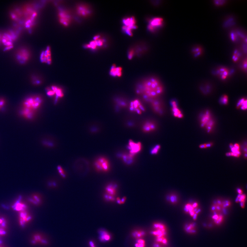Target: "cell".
Masks as SVG:
<instances>
[{"label":"cell","mask_w":247,"mask_h":247,"mask_svg":"<svg viewBox=\"0 0 247 247\" xmlns=\"http://www.w3.org/2000/svg\"><path fill=\"white\" fill-rule=\"evenodd\" d=\"M117 186L115 184H110L107 185L105 188L106 194L115 197L117 193Z\"/></svg>","instance_id":"obj_26"},{"label":"cell","mask_w":247,"mask_h":247,"mask_svg":"<svg viewBox=\"0 0 247 247\" xmlns=\"http://www.w3.org/2000/svg\"><path fill=\"white\" fill-rule=\"evenodd\" d=\"M157 125L156 123L153 121H146L142 126V130L143 132L146 133H149L155 131L156 130Z\"/></svg>","instance_id":"obj_20"},{"label":"cell","mask_w":247,"mask_h":247,"mask_svg":"<svg viewBox=\"0 0 247 247\" xmlns=\"http://www.w3.org/2000/svg\"><path fill=\"white\" fill-rule=\"evenodd\" d=\"M8 222L5 217H0V226L8 229Z\"/></svg>","instance_id":"obj_42"},{"label":"cell","mask_w":247,"mask_h":247,"mask_svg":"<svg viewBox=\"0 0 247 247\" xmlns=\"http://www.w3.org/2000/svg\"><path fill=\"white\" fill-rule=\"evenodd\" d=\"M33 219V217L28 211L26 210L18 213V221L19 226L25 228Z\"/></svg>","instance_id":"obj_9"},{"label":"cell","mask_w":247,"mask_h":247,"mask_svg":"<svg viewBox=\"0 0 247 247\" xmlns=\"http://www.w3.org/2000/svg\"><path fill=\"white\" fill-rule=\"evenodd\" d=\"M58 170H59V173L60 174L61 176L64 177H65V175L64 171H63L62 168H61V166H59L58 167Z\"/></svg>","instance_id":"obj_51"},{"label":"cell","mask_w":247,"mask_h":247,"mask_svg":"<svg viewBox=\"0 0 247 247\" xmlns=\"http://www.w3.org/2000/svg\"><path fill=\"white\" fill-rule=\"evenodd\" d=\"M110 74L113 77H121L122 75V69L120 67L113 65L110 69Z\"/></svg>","instance_id":"obj_25"},{"label":"cell","mask_w":247,"mask_h":247,"mask_svg":"<svg viewBox=\"0 0 247 247\" xmlns=\"http://www.w3.org/2000/svg\"><path fill=\"white\" fill-rule=\"evenodd\" d=\"M12 208L18 213L28 210V207L26 204L20 201L16 202L12 206Z\"/></svg>","instance_id":"obj_27"},{"label":"cell","mask_w":247,"mask_h":247,"mask_svg":"<svg viewBox=\"0 0 247 247\" xmlns=\"http://www.w3.org/2000/svg\"><path fill=\"white\" fill-rule=\"evenodd\" d=\"M47 95L49 97H53L55 95V93L51 88H47L46 90Z\"/></svg>","instance_id":"obj_48"},{"label":"cell","mask_w":247,"mask_h":247,"mask_svg":"<svg viewBox=\"0 0 247 247\" xmlns=\"http://www.w3.org/2000/svg\"><path fill=\"white\" fill-rule=\"evenodd\" d=\"M237 107L242 110H246L247 107L246 99L245 98L241 99L237 103Z\"/></svg>","instance_id":"obj_35"},{"label":"cell","mask_w":247,"mask_h":247,"mask_svg":"<svg viewBox=\"0 0 247 247\" xmlns=\"http://www.w3.org/2000/svg\"><path fill=\"white\" fill-rule=\"evenodd\" d=\"M147 232L145 230L142 229H134L131 232L130 235L133 239L135 240L140 239H144L146 236Z\"/></svg>","instance_id":"obj_21"},{"label":"cell","mask_w":247,"mask_h":247,"mask_svg":"<svg viewBox=\"0 0 247 247\" xmlns=\"http://www.w3.org/2000/svg\"><path fill=\"white\" fill-rule=\"evenodd\" d=\"M152 247H164L163 246H162V245H161L159 243H156V242H154L153 243V244L152 245Z\"/></svg>","instance_id":"obj_55"},{"label":"cell","mask_w":247,"mask_h":247,"mask_svg":"<svg viewBox=\"0 0 247 247\" xmlns=\"http://www.w3.org/2000/svg\"><path fill=\"white\" fill-rule=\"evenodd\" d=\"M164 21L162 18L155 17L150 20L148 28L149 31L153 32L162 27Z\"/></svg>","instance_id":"obj_16"},{"label":"cell","mask_w":247,"mask_h":247,"mask_svg":"<svg viewBox=\"0 0 247 247\" xmlns=\"http://www.w3.org/2000/svg\"><path fill=\"white\" fill-rule=\"evenodd\" d=\"M95 166L97 171L102 172H107L110 168L109 161L104 157L97 159L95 163Z\"/></svg>","instance_id":"obj_10"},{"label":"cell","mask_w":247,"mask_h":247,"mask_svg":"<svg viewBox=\"0 0 247 247\" xmlns=\"http://www.w3.org/2000/svg\"><path fill=\"white\" fill-rule=\"evenodd\" d=\"M212 219L214 223L217 225H219L224 221V217L223 214H213Z\"/></svg>","instance_id":"obj_28"},{"label":"cell","mask_w":247,"mask_h":247,"mask_svg":"<svg viewBox=\"0 0 247 247\" xmlns=\"http://www.w3.org/2000/svg\"><path fill=\"white\" fill-rule=\"evenodd\" d=\"M43 98L39 95H31L26 97L21 102L20 107L28 108L37 112L42 106Z\"/></svg>","instance_id":"obj_2"},{"label":"cell","mask_w":247,"mask_h":247,"mask_svg":"<svg viewBox=\"0 0 247 247\" xmlns=\"http://www.w3.org/2000/svg\"><path fill=\"white\" fill-rule=\"evenodd\" d=\"M41 60L42 62L50 64L51 63V54L50 48L48 47L46 50L41 53Z\"/></svg>","instance_id":"obj_23"},{"label":"cell","mask_w":247,"mask_h":247,"mask_svg":"<svg viewBox=\"0 0 247 247\" xmlns=\"http://www.w3.org/2000/svg\"><path fill=\"white\" fill-rule=\"evenodd\" d=\"M192 53H193L194 57H196L201 55L202 53V49L199 47H197L195 48L192 50Z\"/></svg>","instance_id":"obj_43"},{"label":"cell","mask_w":247,"mask_h":247,"mask_svg":"<svg viewBox=\"0 0 247 247\" xmlns=\"http://www.w3.org/2000/svg\"><path fill=\"white\" fill-rule=\"evenodd\" d=\"M105 199L106 201L110 202H113L115 201V197L111 195H108L106 194L104 196Z\"/></svg>","instance_id":"obj_47"},{"label":"cell","mask_w":247,"mask_h":247,"mask_svg":"<svg viewBox=\"0 0 247 247\" xmlns=\"http://www.w3.org/2000/svg\"><path fill=\"white\" fill-rule=\"evenodd\" d=\"M37 112L32 110L20 107L18 113L22 118L29 121H32L36 118Z\"/></svg>","instance_id":"obj_12"},{"label":"cell","mask_w":247,"mask_h":247,"mask_svg":"<svg viewBox=\"0 0 247 247\" xmlns=\"http://www.w3.org/2000/svg\"><path fill=\"white\" fill-rule=\"evenodd\" d=\"M154 242L159 243L164 247L168 244V240L167 237H162L155 238Z\"/></svg>","instance_id":"obj_31"},{"label":"cell","mask_w":247,"mask_h":247,"mask_svg":"<svg viewBox=\"0 0 247 247\" xmlns=\"http://www.w3.org/2000/svg\"><path fill=\"white\" fill-rule=\"evenodd\" d=\"M126 197H124L122 198V199H121V204H124L125 203V201H126Z\"/></svg>","instance_id":"obj_57"},{"label":"cell","mask_w":247,"mask_h":247,"mask_svg":"<svg viewBox=\"0 0 247 247\" xmlns=\"http://www.w3.org/2000/svg\"><path fill=\"white\" fill-rule=\"evenodd\" d=\"M89 245L91 247H95L94 243L93 242V241H90V242Z\"/></svg>","instance_id":"obj_58"},{"label":"cell","mask_w":247,"mask_h":247,"mask_svg":"<svg viewBox=\"0 0 247 247\" xmlns=\"http://www.w3.org/2000/svg\"><path fill=\"white\" fill-rule=\"evenodd\" d=\"M7 103L6 99L3 97H0V112L3 111L6 107Z\"/></svg>","instance_id":"obj_40"},{"label":"cell","mask_w":247,"mask_h":247,"mask_svg":"<svg viewBox=\"0 0 247 247\" xmlns=\"http://www.w3.org/2000/svg\"><path fill=\"white\" fill-rule=\"evenodd\" d=\"M237 192L239 195H242L243 194V191L242 190L238 188L237 190Z\"/></svg>","instance_id":"obj_59"},{"label":"cell","mask_w":247,"mask_h":247,"mask_svg":"<svg viewBox=\"0 0 247 247\" xmlns=\"http://www.w3.org/2000/svg\"><path fill=\"white\" fill-rule=\"evenodd\" d=\"M220 102L222 104H227L228 102V97L227 95H222L220 99Z\"/></svg>","instance_id":"obj_45"},{"label":"cell","mask_w":247,"mask_h":247,"mask_svg":"<svg viewBox=\"0 0 247 247\" xmlns=\"http://www.w3.org/2000/svg\"><path fill=\"white\" fill-rule=\"evenodd\" d=\"M95 40L92 41L89 44L85 46L86 48L94 50L98 48H101L106 44V41L100 35H97L94 38Z\"/></svg>","instance_id":"obj_14"},{"label":"cell","mask_w":247,"mask_h":247,"mask_svg":"<svg viewBox=\"0 0 247 247\" xmlns=\"http://www.w3.org/2000/svg\"><path fill=\"white\" fill-rule=\"evenodd\" d=\"M231 202L228 200L222 201L221 200H217L215 201L211 207V210L213 214H223L231 206Z\"/></svg>","instance_id":"obj_6"},{"label":"cell","mask_w":247,"mask_h":247,"mask_svg":"<svg viewBox=\"0 0 247 247\" xmlns=\"http://www.w3.org/2000/svg\"><path fill=\"white\" fill-rule=\"evenodd\" d=\"M161 148V146L159 145H157L151 149L150 153L151 155H157L158 154Z\"/></svg>","instance_id":"obj_44"},{"label":"cell","mask_w":247,"mask_h":247,"mask_svg":"<svg viewBox=\"0 0 247 247\" xmlns=\"http://www.w3.org/2000/svg\"><path fill=\"white\" fill-rule=\"evenodd\" d=\"M231 38V40L234 41L237 40V35L235 34V33H231L230 35Z\"/></svg>","instance_id":"obj_54"},{"label":"cell","mask_w":247,"mask_h":247,"mask_svg":"<svg viewBox=\"0 0 247 247\" xmlns=\"http://www.w3.org/2000/svg\"><path fill=\"white\" fill-rule=\"evenodd\" d=\"M0 247H4L1 241H0Z\"/></svg>","instance_id":"obj_60"},{"label":"cell","mask_w":247,"mask_h":247,"mask_svg":"<svg viewBox=\"0 0 247 247\" xmlns=\"http://www.w3.org/2000/svg\"><path fill=\"white\" fill-rule=\"evenodd\" d=\"M172 106V112L173 115L178 118H182L183 115L181 113V111L178 107L177 104L175 101L173 100L171 102Z\"/></svg>","instance_id":"obj_24"},{"label":"cell","mask_w":247,"mask_h":247,"mask_svg":"<svg viewBox=\"0 0 247 247\" xmlns=\"http://www.w3.org/2000/svg\"><path fill=\"white\" fill-rule=\"evenodd\" d=\"M166 200L168 202L172 204H175L178 201V198L175 194L168 195L166 197Z\"/></svg>","instance_id":"obj_32"},{"label":"cell","mask_w":247,"mask_h":247,"mask_svg":"<svg viewBox=\"0 0 247 247\" xmlns=\"http://www.w3.org/2000/svg\"><path fill=\"white\" fill-rule=\"evenodd\" d=\"M215 3L217 5H221L224 4L226 2L225 1H214Z\"/></svg>","instance_id":"obj_53"},{"label":"cell","mask_w":247,"mask_h":247,"mask_svg":"<svg viewBox=\"0 0 247 247\" xmlns=\"http://www.w3.org/2000/svg\"><path fill=\"white\" fill-rule=\"evenodd\" d=\"M213 145L212 143H209L208 144H201L199 145V147L201 149L207 148L208 147H210Z\"/></svg>","instance_id":"obj_50"},{"label":"cell","mask_w":247,"mask_h":247,"mask_svg":"<svg viewBox=\"0 0 247 247\" xmlns=\"http://www.w3.org/2000/svg\"><path fill=\"white\" fill-rule=\"evenodd\" d=\"M218 74L222 79L224 80L227 78L229 75V72L227 69L221 68L218 70Z\"/></svg>","instance_id":"obj_36"},{"label":"cell","mask_w":247,"mask_h":247,"mask_svg":"<svg viewBox=\"0 0 247 247\" xmlns=\"http://www.w3.org/2000/svg\"><path fill=\"white\" fill-rule=\"evenodd\" d=\"M116 200H117V203L119 204H121V199L120 198L117 197V199H116Z\"/></svg>","instance_id":"obj_56"},{"label":"cell","mask_w":247,"mask_h":247,"mask_svg":"<svg viewBox=\"0 0 247 247\" xmlns=\"http://www.w3.org/2000/svg\"><path fill=\"white\" fill-rule=\"evenodd\" d=\"M136 91L138 95L147 102L158 99L164 92V87L159 80L151 77L146 79L137 86Z\"/></svg>","instance_id":"obj_1"},{"label":"cell","mask_w":247,"mask_h":247,"mask_svg":"<svg viewBox=\"0 0 247 247\" xmlns=\"http://www.w3.org/2000/svg\"><path fill=\"white\" fill-rule=\"evenodd\" d=\"M135 156L129 153L128 154H124L121 156V158L124 162L125 163L128 164H132L133 162Z\"/></svg>","instance_id":"obj_30"},{"label":"cell","mask_w":247,"mask_h":247,"mask_svg":"<svg viewBox=\"0 0 247 247\" xmlns=\"http://www.w3.org/2000/svg\"><path fill=\"white\" fill-rule=\"evenodd\" d=\"M129 109L130 111L137 113L138 115H141L146 110L141 101L137 99H135L130 102Z\"/></svg>","instance_id":"obj_13"},{"label":"cell","mask_w":247,"mask_h":247,"mask_svg":"<svg viewBox=\"0 0 247 247\" xmlns=\"http://www.w3.org/2000/svg\"><path fill=\"white\" fill-rule=\"evenodd\" d=\"M184 209L185 212L195 220L197 219L198 215L201 212L198 204L196 202L187 203L184 206Z\"/></svg>","instance_id":"obj_7"},{"label":"cell","mask_w":247,"mask_h":247,"mask_svg":"<svg viewBox=\"0 0 247 247\" xmlns=\"http://www.w3.org/2000/svg\"><path fill=\"white\" fill-rule=\"evenodd\" d=\"M184 230L187 233L194 234L196 233V227L195 223H190L186 224L184 226Z\"/></svg>","instance_id":"obj_29"},{"label":"cell","mask_w":247,"mask_h":247,"mask_svg":"<svg viewBox=\"0 0 247 247\" xmlns=\"http://www.w3.org/2000/svg\"><path fill=\"white\" fill-rule=\"evenodd\" d=\"M30 81L32 85L34 86L41 85L42 83V79L39 77L34 75L31 76Z\"/></svg>","instance_id":"obj_34"},{"label":"cell","mask_w":247,"mask_h":247,"mask_svg":"<svg viewBox=\"0 0 247 247\" xmlns=\"http://www.w3.org/2000/svg\"><path fill=\"white\" fill-rule=\"evenodd\" d=\"M58 16L60 23L65 27H67L72 22V15L66 9L59 8L58 10Z\"/></svg>","instance_id":"obj_8"},{"label":"cell","mask_w":247,"mask_h":247,"mask_svg":"<svg viewBox=\"0 0 247 247\" xmlns=\"http://www.w3.org/2000/svg\"><path fill=\"white\" fill-rule=\"evenodd\" d=\"M135 52L133 50H131L129 51L128 54V57L129 59H131L134 55Z\"/></svg>","instance_id":"obj_52"},{"label":"cell","mask_w":247,"mask_h":247,"mask_svg":"<svg viewBox=\"0 0 247 247\" xmlns=\"http://www.w3.org/2000/svg\"><path fill=\"white\" fill-rule=\"evenodd\" d=\"M150 103L151 107L155 113L159 115H161L163 113L164 108L162 102L158 99H155L149 102Z\"/></svg>","instance_id":"obj_19"},{"label":"cell","mask_w":247,"mask_h":247,"mask_svg":"<svg viewBox=\"0 0 247 247\" xmlns=\"http://www.w3.org/2000/svg\"><path fill=\"white\" fill-rule=\"evenodd\" d=\"M122 30L124 32L129 36H132V31L137 28L136 21L134 17H129L123 20Z\"/></svg>","instance_id":"obj_4"},{"label":"cell","mask_w":247,"mask_h":247,"mask_svg":"<svg viewBox=\"0 0 247 247\" xmlns=\"http://www.w3.org/2000/svg\"><path fill=\"white\" fill-rule=\"evenodd\" d=\"M142 145L140 142H134L132 140H130L129 141L128 148L130 151V154L135 155L141 150Z\"/></svg>","instance_id":"obj_18"},{"label":"cell","mask_w":247,"mask_h":247,"mask_svg":"<svg viewBox=\"0 0 247 247\" xmlns=\"http://www.w3.org/2000/svg\"><path fill=\"white\" fill-rule=\"evenodd\" d=\"M240 53L237 50H236L234 52V53L233 55V61L235 62L238 61L239 59V57H240Z\"/></svg>","instance_id":"obj_49"},{"label":"cell","mask_w":247,"mask_h":247,"mask_svg":"<svg viewBox=\"0 0 247 247\" xmlns=\"http://www.w3.org/2000/svg\"><path fill=\"white\" fill-rule=\"evenodd\" d=\"M201 126L205 128L208 132H211L214 126V121L209 111H207L202 115L200 118Z\"/></svg>","instance_id":"obj_5"},{"label":"cell","mask_w":247,"mask_h":247,"mask_svg":"<svg viewBox=\"0 0 247 247\" xmlns=\"http://www.w3.org/2000/svg\"><path fill=\"white\" fill-rule=\"evenodd\" d=\"M30 54L28 50L26 48L19 50L16 54L17 61L21 64H24L29 60Z\"/></svg>","instance_id":"obj_15"},{"label":"cell","mask_w":247,"mask_h":247,"mask_svg":"<svg viewBox=\"0 0 247 247\" xmlns=\"http://www.w3.org/2000/svg\"><path fill=\"white\" fill-rule=\"evenodd\" d=\"M7 229L0 226V238L5 236L7 233Z\"/></svg>","instance_id":"obj_46"},{"label":"cell","mask_w":247,"mask_h":247,"mask_svg":"<svg viewBox=\"0 0 247 247\" xmlns=\"http://www.w3.org/2000/svg\"><path fill=\"white\" fill-rule=\"evenodd\" d=\"M29 201L33 204L39 206L42 203L41 198L39 195H33L30 198Z\"/></svg>","instance_id":"obj_33"},{"label":"cell","mask_w":247,"mask_h":247,"mask_svg":"<svg viewBox=\"0 0 247 247\" xmlns=\"http://www.w3.org/2000/svg\"><path fill=\"white\" fill-rule=\"evenodd\" d=\"M230 148L231 150L232 151L231 152L241 155V152L239 150L240 146L238 144L236 143L234 145H233L232 144H230Z\"/></svg>","instance_id":"obj_39"},{"label":"cell","mask_w":247,"mask_h":247,"mask_svg":"<svg viewBox=\"0 0 247 247\" xmlns=\"http://www.w3.org/2000/svg\"><path fill=\"white\" fill-rule=\"evenodd\" d=\"M246 196L245 195H239L236 199V202L237 203H240V205L242 208H244L245 207V201H246Z\"/></svg>","instance_id":"obj_37"},{"label":"cell","mask_w":247,"mask_h":247,"mask_svg":"<svg viewBox=\"0 0 247 247\" xmlns=\"http://www.w3.org/2000/svg\"><path fill=\"white\" fill-rule=\"evenodd\" d=\"M51 89L55 93L57 99L61 98L63 96V93L62 90L59 87L56 86H53L51 87Z\"/></svg>","instance_id":"obj_38"},{"label":"cell","mask_w":247,"mask_h":247,"mask_svg":"<svg viewBox=\"0 0 247 247\" xmlns=\"http://www.w3.org/2000/svg\"><path fill=\"white\" fill-rule=\"evenodd\" d=\"M76 11L78 15L82 17H87L90 15L91 10L88 6L85 4L79 5L76 7Z\"/></svg>","instance_id":"obj_17"},{"label":"cell","mask_w":247,"mask_h":247,"mask_svg":"<svg viewBox=\"0 0 247 247\" xmlns=\"http://www.w3.org/2000/svg\"><path fill=\"white\" fill-rule=\"evenodd\" d=\"M31 243L33 245H41L47 246L49 244V241L47 237L40 233L34 234L31 237Z\"/></svg>","instance_id":"obj_11"},{"label":"cell","mask_w":247,"mask_h":247,"mask_svg":"<svg viewBox=\"0 0 247 247\" xmlns=\"http://www.w3.org/2000/svg\"><path fill=\"white\" fill-rule=\"evenodd\" d=\"M150 233L155 237V238L162 237H167L168 228L164 223L155 222L152 224V230Z\"/></svg>","instance_id":"obj_3"},{"label":"cell","mask_w":247,"mask_h":247,"mask_svg":"<svg viewBox=\"0 0 247 247\" xmlns=\"http://www.w3.org/2000/svg\"><path fill=\"white\" fill-rule=\"evenodd\" d=\"M146 242L144 239H140L136 240L135 247H146Z\"/></svg>","instance_id":"obj_41"},{"label":"cell","mask_w":247,"mask_h":247,"mask_svg":"<svg viewBox=\"0 0 247 247\" xmlns=\"http://www.w3.org/2000/svg\"><path fill=\"white\" fill-rule=\"evenodd\" d=\"M99 239L101 242H107L111 241L112 235L109 232L104 229H101L99 231Z\"/></svg>","instance_id":"obj_22"}]
</instances>
